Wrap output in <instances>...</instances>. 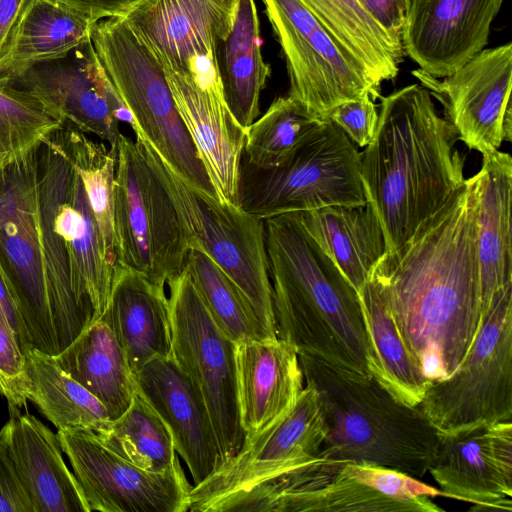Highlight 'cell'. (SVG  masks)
<instances>
[{
    "mask_svg": "<svg viewBox=\"0 0 512 512\" xmlns=\"http://www.w3.org/2000/svg\"><path fill=\"white\" fill-rule=\"evenodd\" d=\"M380 99L375 135L360 152V174L389 252L464 184V158L454 150V128L425 87L411 84Z\"/></svg>",
    "mask_w": 512,
    "mask_h": 512,
    "instance_id": "obj_2",
    "label": "cell"
},
{
    "mask_svg": "<svg viewBox=\"0 0 512 512\" xmlns=\"http://www.w3.org/2000/svg\"><path fill=\"white\" fill-rule=\"evenodd\" d=\"M428 472L445 497L511 512L512 421L438 432Z\"/></svg>",
    "mask_w": 512,
    "mask_h": 512,
    "instance_id": "obj_20",
    "label": "cell"
},
{
    "mask_svg": "<svg viewBox=\"0 0 512 512\" xmlns=\"http://www.w3.org/2000/svg\"><path fill=\"white\" fill-rule=\"evenodd\" d=\"M412 74L444 108L457 138L482 155L511 140L512 43L485 48L443 78Z\"/></svg>",
    "mask_w": 512,
    "mask_h": 512,
    "instance_id": "obj_17",
    "label": "cell"
},
{
    "mask_svg": "<svg viewBox=\"0 0 512 512\" xmlns=\"http://www.w3.org/2000/svg\"><path fill=\"white\" fill-rule=\"evenodd\" d=\"M161 66L218 200L240 207L239 182L246 129L234 118L222 95L202 88L182 70Z\"/></svg>",
    "mask_w": 512,
    "mask_h": 512,
    "instance_id": "obj_23",
    "label": "cell"
},
{
    "mask_svg": "<svg viewBox=\"0 0 512 512\" xmlns=\"http://www.w3.org/2000/svg\"><path fill=\"white\" fill-rule=\"evenodd\" d=\"M96 23L57 0H28L0 66V85L38 62L64 57L91 41Z\"/></svg>",
    "mask_w": 512,
    "mask_h": 512,
    "instance_id": "obj_30",
    "label": "cell"
},
{
    "mask_svg": "<svg viewBox=\"0 0 512 512\" xmlns=\"http://www.w3.org/2000/svg\"><path fill=\"white\" fill-rule=\"evenodd\" d=\"M359 296L378 367L377 379L403 401L419 406L431 382L410 355L371 278Z\"/></svg>",
    "mask_w": 512,
    "mask_h": 512,
    "instance_id": "obj_34",
    "label": "cell"
},
{
    "mask_svg": "<svg viewBox=\"0 0 512 512\" xmlns=\"http://www.w3.org/2000/svg\"><path fill=\"white\" fill-rule=\"evenodd\" d=\"M94 49L123 104L133 130L191 187L216 197L213 185L177 110L164 70L122 18L98 21Z\"/></svg>",
    "mask_w": 512,
    "mask_h": 512,
    "instance_id": "obj_7",
    "label": "cell"
},
{
    "mask_svg": "<svg viewBox=\"0 0 512 512\" xmlns=\"http://www.w3.org/2000/svg\"><path fill=\"white\" fill-rule=\"evenodd\" d=\"M504 0H405L402 46L419 70L443 78L485 49Z\"/></svg>",
    "mask_w": 512,
    "mask_h": 512,
    "instance_id": "obj_21",
    "label": "cell"
},
{
    "mask_svg": "<svg viewBox=\"0 0 512 512\" xmlns=\"http://www.w3.org/2000/svg\"><path fill=\"white\" fill-rule=\"evenodd\" d=\"M326 118L338 126L355 145L364 148L375 135L378 111L375 101L365 96L335 106Z\"/></svg>",
    "mask_w": 512,
    "mask_h": 512,
    "instance_id": "obj_41",
    "label": "cell"
},
{
    "mask_svg": "<svg viewBox=\"0 0 512 512\" xmlns=\"http://www.w3.org/2000/svg\"><path fill=\"white\" fill-rule=\"evenodd\" d=\"M297 354L325 421L320 457L376 465L413 478L428 472L438 431L419 406L403 401L371 374L307 352Z\"/></svg>",
    "mask_w": 512,
    "mask_h": 512,
    "instance_id": "obj_5",
    "label": "cell"
},
{
    "mask_svg": "<svg viewBox=\"0 0 512 512\" xmlns=\"http://www.w3.org/2000/svg\"><path fill=\"white\" fill-rule=\"evenodd\" d=\"M165 286L116 264L102 319L123 348L133 374L171 355V321Z\"/></svg>",
    "mask_w": 512,
    "mask_h": 512,
    "instance_id": "obj_26",
    "label": "cell"
},
{
    "mask_svg": "<svg viewBox=\"0 0 512 512\" xmlns=\"http://www.w3.org/2000/svg\"><path fill=\"white\" fill-rule=\"evenodd\" d=\"M276 337L297 352L378 378L360 296L298 212L264 220Z\"/></svg>",
    "mask_w": 512,
    "mask_h": 512,
    "instance_id": "obj_3",
    "label": "cell"
},
{
    "mask_svg": "<svg viewBox=\"0 0 512 512\" xmlns=\"http://www.w3.org/2000/svg\"><path fill=\"white\" fill-rule=\"evenodd\" d=\"M55 135L79 175L106 248L116 262L113 236V200L117 148L109 149L65 123Z\"/></svg>",
    "mask_w": 512,
    "mask_h": 512,
    "instance_id": "obj_38",
    "label": "cell"
},
{
    "mask_svg": "<svg viewBox=\"0 0 512 512\" xmlns=\"http://www.w3.org/2000/svg\"><path fill=\"white\" fill-rule=\"evenodd\" d=\"M54 358L104 404L111 420L130 406L137 391L134 375L123 348L102 319L91 321Z\"/></svg>",
    "mask_w": 512,
    "mask_h": 512,
    "instance_id": "obj_29",
    "label": "cell"
},
{
    "mask_svg": "<svg viewBox=\"0 0 512 512\" xmlns=\"http://www.w3.org/2000/svg\"><path fill=\"white\" fill-rule=\"evenodd\" d=\"M35 512H90L82 489L64 462L57 434L32 414L9 405L0 430Z\"/></svg>",
    "mask_w": 512,
    "mask_h": 512,
    "instance_id": "obj_25",
    "label": "cell"
},
{
    "mask_svg": "<svg viewBox=\"0 0 512 512\" xmlns=\"http://www.w3.org/2000/svg\"><path fill=\"white\" fill-rule=\"evenodd\" d=\"M419 407L438 432L512 421V284L499 290L458 367Z\"/></svg>",
    "mask_w": 512,
    "mask_h": 512,
    "instance_id": "obj_11",
    "label": "cell"
},
{
    "mask_svg": "<svg viewBox=\"0 0 512 512\" xmlns=\"http://www.w3.org/2000/svg\"><path fill=\"white\" fill-rule=\"evenodd\" d=\"M225 102L245 129L260 114V95L271 68L263 60L260 23L254 0H240L234 27L217 48Z\"/></svg>",
    "mask_w": 512,
    "mask_h": 512,
    "instance_id": "obj_31",
    "label": "cell"
},
{
    "mask_svg": "<svg viewBox=\"0 0 512 512\" xmlns=\"http://www.w3.org/2000/svg\"><path fill=\"white\" fill-rule=\"evenodd\" d=\"M39 168L52 203V224L63 240L72 290L82 311L99 319L106 308L116 263L110 257L82 181L55 134L39 147Z\"/></svg>",
    "mask_w": 512,
    "mask_h": 512,
    "instance_id": "obj_16",
    "label": "cell"
},
{
    "mask_svg": "<svg viewBox=\"0 0 512 512\" xmlns=\"http://www.w3.org/2000/svg\"><path fill=\"white\" fill-rule=\"evenodd\" d=\"M326 437L316 391L306 385L293 407L259 433L245 437L241 448L190 491L191 512L241 488L268 472L318 457Z\"/></svg>",
    "mask_w": 512,
    "mask_h": 512,
    "instance_id": "obj_19",
    "label": "cell"
},
{
    "mask_svg": "<svg viewBox=\"0 0 512 512\" xmlns=\"http://www.w3.org/2000/svg\"><path fill=\"white\" fill-rule=\"evenodd\" d=\"M5 86L28 91L65 123L117 148L119 122L133 118L112 85L91 41L61 58L38 62Z\"/></svg>",
    "mask_w": 512,
    "mask_h": 512,
    "instance_id": "obj_18",
    "label": "cell"
},
{
    "mask_svg": "<svg viewBox=\"0 0 512 512\" xmlns=\"http://www.w3.org/2000/svg\"><path fill=\"white\" fill-rule=\"evenodd\" d=\"M17 159L18 158L12 154L0 153V173Z\"/></svg>",
    "mask_w": 512,
    "mask_h": 512,
    "instance_id": "obj_47",
    "label": "cell"
},
{
    "mask_svg": "<svg viewBox=\"0 0 512 512\" xmlns=\"http://www.w3.org/2000/svg\"><path fill=\"white\" fill-rule=\"evenodd\" d=\"M64 124L60 115L32 93L0 85V153L23 157Z\"/></svg>",
    "mask_w": 512,
    "mask_h": 512,
    "instance_id": "obj_39",
    "label": "cell"
},
{
    "mask_svg": "<svg viewBox=\"0 0 512 512\" xmlns=\"http://www.w3.org/2000/svg\"><path fill=\"white\" fill-rule=\"evenodd\" d=\"M0 512H35L0 438Z\"/></svg>",
    "mask_w": 512,
    "mask_h": 512,
    "instance_id": "obj_42",
    "label": "cell"
},
{
    "mask_svg": "<svg viewBox=\"0 0 512 512\" xmlns=\"http://www.w3.org/2000/svg\"><path fill=\"white\" fill-rule=\"evenodd\" d=\"M25 355L28 399L58 430L96 432L111 420L104 404L64 371L54 355L36 348L29 349Z\"/></svg>",
    "mask_w": 512,
    "mask_h": 512,
    "instance_id": "obj_33",
    "label": "cell"
},
{
    "mask_svg": "<svg viewBox=\"0 0 512 512\" xmlns=\"http://www.w3.org/2000/svg\"><path fill=\"white\" fill-rule=\"evenodd\" d=\"M325 120L289 95L278 97L262 116L246 128L245 160L259 169L278 167Z\"/></svg>",
    "mask_w": 512,
    "mask_h": 512,
    "instance_id": "obj_36",
    "label": "cell"
},
{
    "mask_svg": "<svg viewBox=\"0 0 512 512\" xmlns=\"http://www.w3.org/2000/svg\"><path fill=\"white\" fill-rule=\"evenodd\" d=\"M366 202L360 152L327 118L278 167L259 169L242 159L239 206L263 221L287 213Z\"/></svg>",
    "mask_w": 512,
    "mask_h": 512,
    "instance_id": "obj_8",
    "label": "cell"
},
{
    "mask_svg": "<svg viewBox=\"0 0 512 512\" xmlns=\"http://www.w3.org/2000/svg\"><path fill=\"white\" fill-rule=\"evenodd\" d=\"M39 147L0 173V251L31 346L56 355L91 319L75 299L67 251L53 228Z\"/></svg>",
    "mask_w": 512,
    "mask_h": 512,
    "instance_id": "obj_4",
    "label": "cell"
},
{
    "mask_svg": "<svg viewBox=\"0 0 512 512\" xmlns=\"http://www.w3.org/2000/svg\"><path fill=\"white\" fill-rule=\"evenodd\" d=\"M0 314L11 325L24 352L33 348L30 344L19 312L18 298L9 273L0 254Z\"/></svg>",
    "mask_w": 512,
    "mask_h": 512,
    "instance_id": "obj_44",
    "label": "cell"
},
{
    "mask_svg": "<svg viewBox=\"0 0 512 512\" xmlns=\"http://www.w3.org/2000/svg\"><path fill=\"white\" fill-rule=\"evenodd\" d=\"M358 2L393 40L402 45L405 0H358Z\"/></svg>",
    "mask_w": 512,
    "mask_h": 512,
    "instance_id": "obj_43",
    "label": "cell"
},
{
    "mask_svg": "<svg viewBox=\"0 0 512 512\" xmlns=\"http://www.w3.org/2000/svg\"><path fill=\"white\" fill-rule=\"evenodd\" d=\"M310 236L334 261L360 295L387 251L384 232L372 205H331L298 212Z\"/></svg>",
    "mask_w": 512,
    "mask_h": 512,
    "instance_id": "obj_28",
    "label": "cell"
},
{
    "mask_svg": "<svg viewBox=\"0 0 512 512\" xmlns=\"http://www.w3.org/2000/svg\"><path fill=\"white\" fill-rule=\"evenodd\" d=\"M135 135L175 206L189 249L206 253L230 277L267 332L276 337L264 221L191 187Z\"/></svg>",
    "mask_w": 512,
    "mask_h": 512,
    "instance_id": "obj_9",
    "label": "cell"
},
{
    "mask_svg": "<svg viewBox=\"0 0 512 512\" xmlns=\"http://www.w3.org/2000/svg\"><path fill=\"white\" fill-rule=\"evenodd\" d=\"M116 264L165 286L185 268L189 246L179 215L141 140L121 134L113 200Z\"/></svg>",
    "mask_w": 512,
    "mask_h": 512,
    "instance_id": "obj_10",
    "label": "cell"
},
{
    "mask_svg": "<svg viewBox=\"0 0 512 512\" xmlns=\"http://www.w3.org/2000/svg\"><path fill=\"white\" fill-rule=\"evenodd\" d=\"M370 278L410 355L430 381L448 377L467 354L482 319L476 205L471 182Z\"/></svg>",
    "mask_w": 512,
    "mask_h": 512,
    "instance_id": "obj_1",
    "label": "cell"
},
{
    "mask_svg": "<svg viewBox=\"0 0 512 512\" xmlns=\"http://www.w3.org/2000/svg\"><path fill=\"white\" fill-rule=\"evenodd\" d=\"M331 37L374 82L394 79L403 61V46L393 40L358 0H300Z\"/></svg>",
    "mask_w": 512,
    "mask_h": 512,
    "instance_id": "obj_32",
    "label": "cell"
},
{
    "mask_svg": "<svg viewBox=\"0 0 512 512\" xmlns=\"http://www.w3.org/2000/svg\"><path fill=\"white\" fill-rule=\"evenodd\" d=\"M185 269L214 321L230 340L236 343L275 338L240 288L206 253L189 249Z\"/></svg>",
    "mask_w": 512,
    "mask_h": 512,
    "instance_id": "obj_37",
    "label": "cell"
},
{
    "mask_svg": "<svg viewBox=\"0 0 512 512\" xmlns=\"http://www.w3.org/2000/svg\"><path fill=\"white\" fill-rule=\"evenodd\" d=\"M95 433L106 447L146 471L164 472L178 460L167 425L138 391L121 416Z\"/></svg>",
    "mask_w": 512,
    "mask_h": 512,
    "instance_id": "obj_35",
    "label": "cell"
},
{
    "mask_svg": "<svg viewBox=\"0 0 512 512\" xmlns=\"http://www.w3.org/2000/svg\"><path fill=\"white\" fill-rule=\"evenodd\" d=\"M469 180L476 205L483 317L494 295L512 284L511 156L500 150L482 155L481 169Z\"/></svg>",
    "mask_w": 512,
    "mask_h": 512,
    "instance_id": "obj_27",
    "label": "cell"
},
{
    "mask_svg": "<svg viewBox=\"0 0 512 512\" xmlns=\"http://www.w3.org/2000/svg\"><path fill=\"white\" fill-rule=\"evenodd\" d=\"M28 0H0V66Z\"/></svg>",
    "mask_w": 512,
    "mask_h": 512,
    "instance_id": "obj_46",
    "label": "cell"
},
{
    "mask_svg": "<svg viewBox=\"0 0 512 512\" xmlns=\"http://www.w3.org/2000/svg\"><path fill=\"white\" fill-rule=\"evenodd\" d=\"M167 285L171 357L201 394L223 461L245 439L237 398L235 342L216 324L185 268Z\"/></svg>",
    "mask_w": 512,
    "mask_h": 512,
    "instance_id": "obj_12",
    "label": "cell"
},
{
    "mask_svg": "<svg viewBox=\"0 0 512 512\" xmlns=\"http://www.w3.org/2000/svg\"><path fill=\"white\" fill-rule=\"evenodd\" d=\"M239 416L251 437L284 416L304 386L297 350L275 337L235 343Z\"/></svg>",
    "mask_w": 512,
    "mask_h": 512,
    "instance_id": "obj_24",
    "label": "cell"
},
{
    "mask_svg": "<svg viewBox=\"0 0 512 512\" xmlns=\"http://www.w3.org/2000/svg\"><path fill=\"white\" fill-rule=\"evenodd\" d=\"M289 76V96L326 118L335 106L381 97V85L331 37L300 0H262Z\"/></svg>",
    "mask_w": 512,
    "mask_h": 512,
    "instance_id": "obj_13",
    "label": "cell"
},
{
    "mask_svg": "<svg viewBox=\"0 0 512 512\" xmlns=\"http://www.w3.org/2000/svg\"><path fill=\"white\" fill-rule=\"evenodd\" d=\"M29 381L26 355L11 325L0 314V393L8 405H27Z\"/></svg>",
    "mask_w": 512,
    "mask_h": 512,
    "instance_id": "obj_40",
    "label": "cell"
},
{
    "mask_svg": "<svg viewBox=\"0 0 512 512\" xmlns=\"http://www.w3.org/2000/svg\"><path fill=\"white\" fill-rule=\"evenodd\" d=\"M85 17L98 22L123 18L142 0H57Z\"/></svg>",
    "mask_w": 512,
    "mask_h": 512,
    "instance_id": "obj_45",
    "label": "cell"
},
{
    "mask_svg": "<svg viewBox=\"0 0 512 512\" xmlns=\"http://www.w3.org/2000/svg\"><path fill=\"white\" fill-rule=\"evenodd\" d=\"M133 375L137 391L167 425L194 485L200 484L216 470L222 457L198 389L171 355L152 359Z\"/></svg>",
    "mask_w": 512,
    "mask_h": 512,
    "instance_id": "obj_22",
    "label": "cell"
},
{
    "mask_svg": "<svg viewBox=\"0 0 512 512\" xmlns=\"http://www.w3.org/2000/svg\"><path fill=\"white\" fill-rule=\"evenodd\" d=\"M240 0H142L122 19L162 65L222 95L217 48L234 27Z\"/></svg>",
    "mask_w": 512,
    "mask_h": 512,
    "instance_id": "obj_14",
    "label": "cell"
},
{
    "mask_svg": "<svg viewBox=\"0 0 512 512\" xmlns=\"http://www.w3.org/2000/svg\"><path fill=\"white\" fill-rule=\"evenodd\" d=\"M57 438L91 511L186 512L192 485L179 460L146 471L106 447L87 429H61Z\"/></svg>",
    "mask_w": 512,
    "mask_h": 512,
    "instance_id": "obj_15",
    "label": "cell"
},
{
    "mask_svg": "<svg viewBox=\"0 0 512 512\" xmlns=\"http://www.w3.org/2000/svg\"><path fill=\"white\" fill-rule=\"evenodd\" d=\"M435 488L403 473L318 457L278 468L214 500L215 512H440Z\"/></svg>",
    "mask_w": 512,
    "mask_h": 512,
    "instance_id": "obj_6",
    "label": "cell"
}]
</instances>
